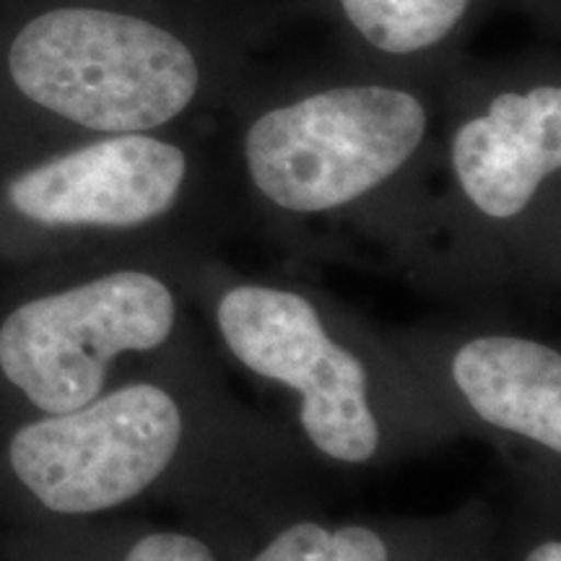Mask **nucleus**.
Returning <instances> with one entry per match:
<instances>
[{"label": "nucleus", "mask_w": 561, "mask_h": 561, "mask_svg": "<svg viewBox=\"0 0 561 561\" xmlns=\"http://www.w3.org/2000/svg\"><path fill=\"white\" fill-rule=\"evenodd\" d=\"M561 489L515 483L510 515H496L494 561H561Z\"/></svg>", "instance_id": "9b49d317"}, {"label": "nucleus", "mask_w": 561, "mask_h": 561, "mask_svg": "<svg viewBox=\"0 0 561 561\" xmlns=\"http://www.w3.org/2000/svg\"><path fill=\"white\" fill-rule=\"evenodd\" d=\"M224 115L237 201L278 244L413 284L432 237L437 87L343 62L268 81Z\"/></svg>", "instance_id": "f03ea898"}, {"label": "nucleus", "mask_w": 561, "mask_h": 561, "mask_svg": "<svg viewBox=\"0 0 561 561\" xmlns=\"http://www.w3.org/2000/svg\"><path fill=\"white\" fill-rule=\"evenodd\" d=\"M331 26L346 62L439 87L468 58V42L510 0H305Z\"/></svg>", "instance_id": "1a4fd4ad"}, {"label": "nucleus", "mask_w": 561, "mask_h": 561, "mask_svg": "<svg viewBox=\"0 0 561 561\" xmlns=\"http://www.w3.org/2000/svg\"><path fill=\"white\" fill-rule=\"evenodd\" d=\"M244 530L193 517L128 523L107 538L100 561H231Z\"/></svg>", "instance_id": "9d476101"}, {"label": "nucleus", "mask_w": 561, "mask_h": 561, "mask_svg": "<svg viewBox=\"0 0 561 561\" xmlns=\"http://www.w3.org/2000/svg\"><path fill=\"white\" fill-rule=\"evenodd\" d=\"M193 263L104 261L58 289L21 299L0 318V382L32 419L53 416L208 346L185 284Z\"/></svg>", "instance_id": "423d86ee"}, {"label": "nucleus", "mask_w": 561, "mask_h": 561, "mask_svg": "<svg viewBox=\"0 0 561 561\" xmlns=\"http://www.w3.org/2000/svg\"><path fill=\"white\" fill-rule=\"evenodd\" d=\"M512 9L523 11L525 16H530L536 24H541L546 32L559 30L561 19V0H510Z\"/></svg>", "instance_id": "f8f14e48"}, {"label": "nucleus", "mask_w": 561, "mask_h": 561, "mask_svg": "<svg viewBox=\"0 0 561 561\" xmlns=\"http://www.w3.org/2000/svg\"><path fill=\"white\" fill-rule=\"evenodd\" d=\"M496 510L473 500L434 515L333 517L297 504L242 533L231 561H494Z\"/></svg>", "instance_id": "6e6552de"}, {"label": "nucleus", "mask_w": 561, "mask_h": 561, "mask_svg": "<svg viewBox=\"0 0 561 561\" xmlns=\"http://www.w3.org/2000/svg\"><path fill=\"white\" fill-rule=\"evenodd\" d=\"M265 19L229 0H70L11 34L24 107L89 138L201 128L261 70Z\"/></svg>", "instance_id": "39448f33"}, {"label": "nucleus", "mask_w": 561, "mask_h": 561, "mask_svg": "<svg viewBox=\"0 0 561 561\" xmlns=\"http://www.w3.org/2000/svg\"><path fill=\"white\" fill-rule=\"evenodd\" d=\"M432 237L413 289L460 310L561 286V66L462 60L437 87Z\"/></svg>", "instance_id": "7ed1b4c3"}, {"label": "nucleus", "mask_w": 561, "mask_h": 561, "mask_svg": "<svg viewBox=\"0 0 561 561\" xmlns=\"http://www.w3.org/2000/svg\"><path fill=\"white\" fill-rule=\"evenodd\" d=\"M185 284L221 354L289 401L286 424L325 473L388 471L460 439L388 328L322 286L221 255L193 263Z\"/></svg>", "instance_id": "20e7f679"}, {"label": "nucleus", "mask_w": 561, "mask_h": 561, "mask_svg": "<svg viewBox=\"0 0 561 561\" xmlns=\"http://www.w3.org/2000/svg\"><path fill=\"white\" fill-rule=\"evenodd\" d=\"M460 437L489 445L512 481L561 489V351L496 310L388 328Z\"/></svg>", "instance_id": "0eeeda50"}, {"label": "nucleus", "mask_w": 561, "mask_h": 561, "mask_svg": "<svg viewBox=\"0 0 561 561\" xmlns=\"http://www.w3.org/2000/svg\"><path fill=\"white\" fill-rule=\"evenodd\" d=\"M3 466L55 517L167 510L234 528L318 502L325 473L286 421L240 401L208 346L81 409L26 419L5 439Z\"/></svg>", "instance_id": "f257e3e1"}]
</instances>
